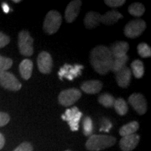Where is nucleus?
Masks as SVG:
<instances>
[{
    "mask_svg": "<svg viewBox=\"0 0 151 151\" xmlns=\"http://www.w3.org/2000/svg\"><path fill=\"white\" fill-rule=\"evenodd\" d=\"M34 40L27 30H22L19 33L18 45L20 54L24 56H30L34 53Z\"/></svg>",
    "mask_w": 151,
    "mask_h": 151,
    "instance_id": "obj_4",
    "label": "nucleus"
},
{
    "mask_svg": "<svg viewBox=\"0 0 151 151\" xmlns=\"http://www.w3.org/2000/svg\"><path fill=\"white\" fill-rule=\"evenodd\" d=\"M145 12V8L140 3H133L129 7V13L134 17L142 16Z\"/></svg>",
    "mask_w": 151,
    "mask_h": 151,
    "instance_id": "obj_23",
    "label": "nucleus"
},
{
    "mask_svg": "<svg viewBox=\"0 0 151 151\" xmlns=\"http://www.w3.org/2000/svg\"><path fill=\"white\" fill-rule=\"evenodd\" d=\"M123 15L117 10H111L107 12L105 14L101 15L100 23L105 25H112L119 21L120 19H123Z\"/></svg>",
    "mask_w": 151,
    "mask_h": 151,
    "instance_id": "obj_15",
    "label": "nucleus"
},
{
    "mask_svg": "<svg viewBox=\"0 0 151 151\" xmlns=\"http://www.w3.org/2000/svg\"><path fill=\"white\" fill-rule=\"evenodd\" d=\"M137 50H138V53L141 57L147 58L151 56V49L146 43L139 44Z\"/></svg>",
    "mask_w": 151,
    "mask_h": 151,
    "instance_id": "obj_26",
    "label": "nucleus"
},
{
    "mask_svg": "<svg viewBox=\"0 0 151 151\" xmlns=\"http://www.w3.org/2000/svg\"><path fill=\"white\" fill-rule=\"evenodd\" d=\"M131 76H132V72L128 66H124L122 70L115 73V78H116L117 83L119 84L120 87H123V88H127L129 86Z\"/></svg>",
    "mask_w": 151,
    "mask_h": 151,
    "instance_id": "obj_13",
    "label": "nucleus"
},
{
    "mask_svg": "<svg viewBox=\"0 0 151 151\" xmlns=\"http://www.w3.org/2000/svg\"><path fill=\"white\" fill-rule=\"evenodd\" d=\"M82 69H83V65H68V64H65L62 68L60 69L58 75H59L60 79H62L63 77H65L68 80L72 81L75 77L81 75Z\"/></svg>",
    "mask_w": 151,
    "mask_h": 151,
    "instance_id": "obj_10",
    "label": "nucleus"
},
{
    "mask_svg": "<svg viewBox=\"0 0 151 151\" xmlns=\"http://www.w3.org/2000/svg\"><path fill=\"white\" fill-rule=\"evenodd\" d=\"M13 151H33V146L30 143L24 142Z\"/></svg>",
    "mask_w": 151,
    "mask_h": 151,
    "instance_id": "obj_30",
    "label": "nucleus"
},
{
    "mask_svg": "<svg viewBox=\"0 0 151 151\" xmlns=\"http://www.w3.org/2000/svg\"><path fill=\"white\" fill-rule=\"evenodd\" d=\"M10 121V117L8 113L0 112V127H4L6 124H9Z\"/></svg>",
    "mask_w": 151,
    "mask_h": 151,
    "instance_id": "obj_32",
    "label": "nucleus"
},
{
    "mask_svg": "<svg viewBox=\"0 0 151 151\" xmlns=\"http://www.w3.org/2000/svg\"><path fill=\"white\" fill-rule=\"evenodd\" d=\"M93 132V123L90 117H86L83 120V134L85 136H91Z\"/></svg>",
    "mask_w": 151,
    "mask_h": 151,
    "instance_id": "obj_25",
    "label": "nucleus"
},
{
    "mask_svg": "<svg viewBox=\"0 0 151 151\" xmlns=\"http://www.w3.org/2000/svg\"><path fill=\"white\" fill-rule=\"evenodd\" d=\"M100 18L101 15L94 11L88 12L84 19V24L86 29H93L99 25L100 24Z\"/></svg>",
    "mask_w": 151,
    "mask_h": 151,
    "instance_id": "obj_17",
    "label": "nucleus"
},
{
    "mask_svg": "<svg viewBox=\"0 0 151 151\" xmlns=\"http://www.w3.org/2000/svg\"><path fill=\"white\" fill-rule=\"evenodd\" d=\"M129 60V56L128 55H124L122 56H117V57H113V65H112V69L111 70L113 73H117L118 71L122 70L124 66H126V64Z\"/></svg>",
    "mask_w": 151,
    "mask_h": 151,
    "instance_id": "obj_20",
    "label": "nucleus"
},
{
    "mask_svg": "<svg viewBox=\"0 0 151 151\" xmlns=\"http://www.w3.org/2000/svg\"><path fill=\"white\" fill-rule=\"evenodd\" d=\"M116 138L110 135L92 134L86 142V148L89 151H100L115 145Z\"/></svg>",
    "mask_w": 151,
    "mask_h": 151,
    "instance_id": "obj_2",
    "label": "nucleus"
},
{
    "mask_svg": "<svg viewBox=\"0 0 151 151\" xmlns=\"http://www.w3.org/2000/svg\"><path fill=\"white\" fill-rule=\"evenodd\" d=\"M14 3H20V1H19V0H14Z\"/></svg>",
    "mask_w": 151,
    "mask_h": 151,
    "instance_id": "obj_35",
    "label": "nucleus"
},
{
    "mask_svg": "<svg viewBox=\"0 0 151 151\" xmlns=\"http://www.w3.org/2000/svg\"><path fill=\"white\" fill-rule=\"evenodd\" d=\"M12 65H13L12 59L0 55V72L7 71L9 69H10Z\"/></svg>",
    "mask_w": 151,
    "mask_h": 151,
    "instance_id": "obj_27",
    "label": "nucleus"
},
{
    "mask_svg": "<svg viewBox=\"0 0 151 151\" xmlns=\"http://www.w3.org/2000/svg\"><path fill=\"white\" fill-rule=\"evenodd\" d=\"M139 124L137 121H132L129 124L124 125L120 130H119V134L122 137H125L128 135L134 134L136 133V131L139 129Z\"/></svg>",
    "mask_w": 151,
    "mask_h": 151,
    "instance_id": "obj_19",
    "label": "nucleus"
},
{
    "mask_svg": "<svg viewBox=\"0 0 151 151\" xmlns=\"http://www.w3.org/2000/svg\"><path fill=\"white\" fill-rule=\"evenodd\" d=\"M10 42V38L4 33L0 32V49L5 47Z\"/></svg>",
    "mask_w": 151,
    "mask_h": 151,
    "instance_id": "obj_31",
    "label": "nucleus"
},
{
    "mask_svg": "<svg viewBox=\"0 0 151 151\" xmlns=\"http://www.w3.org/2000/svg\"><path fill=\"white\" fill-rule=\"evenodd\" d=\"M104 3L111 8H118L123 6L126 3L125 0H105Z\"/></svg>",
    "mask_w": 151,
    "mask_h": 151,
    "instance_id": "obj_29",
    "label": "nucleus"
},
{
    "mask_svg": "<svg viewBox=\"0 0 151 151\" xmlns=\"http://www.w3.org/2000/svg\"><path fill=\"white\" fill-rule=\"evenodd\" d=\"M33 62L29 59H24L19 64V73L22 78L24 80H29L32 76Z\"/></svg>",
    "mask_w": 151,
    "mask_h": 151,
    "instance_id": "obj_18",
    "label": "nucleus"
},
{
    "mask_svg": "<svg viewBox=\"0 0 151 151\" xmlns=\"http://www.w3.org/2000/svg\"><path fill=\"white\" fill-rule=\"evenodd\" d=\"M131 72L134 75L136 78H141L145 73L144 64L140 60H135L131 63Z\"/></svg>",
    "mask_w": 151,
    "mask_h": 151,
    "instance_id": "obj_21",
    "label": "nucleus"
},
{
    "mask_svg": "<svg viewBox=\"0 0 151 151\" xmlns=\"http://www.w3.org/2000/svg\"><path fill=\"white\" fill-rule=\"evenodd\" d=\"M129 103L139 115H143L147 111V103L145 97L140 93H133L129 97Z\"/></svg>",
    "mask_w": 151,
    "mask_h": 151,
    "instance_id": "obj_9",
    "label": "nucleus"
},
{
    "mask_svg": "<svg viewBox=\"0 0 151 151\" xmlns=\"http://www.w3.org/2000/svg\"><path fill=\"white\" fill-rule=\"evenodd\" d=\"M2 7H3V9H4V11L5 13H9V7L8 6L7 4L4 3V4H2Z\"/></svg>",
    "mask_w": 151,
    "mask_h": 151,
    "instance_id": "obj_34",
    "label": "nucleus"
},
{
    "mask_svg": "<svg viewBox=\"0 0 151 151\" xmlns=\"http://www.w3.org/2000/svg\"><path fill=\"white\" fill-rule=\"evenodd\" d=\"M81 4V0H74L67 5L65 11V19L67 23H72L77 18Z\"/></svg>",
    "mask_w": 151,
    "mask_h": 151,
    "instance_id": "obj_11",
    "label": "nucleus"
},
{
    "mask_svg": "<svg viewBox=\"0 0 151 151\" xmlns=\"http://www.w3.org/2000/svg\"><path fill=\"white\" fill-rule=\"evenodd\" d=\"M0 86L4 89L17 92L21 89L22 85L19 81L12 73L9 71L0 72Z\"/></svg>",
    "mask_w": 151,
    "mask_h": 151,
    "instance_id": "obj_6",
    "label": "nucleus"
},
{
    "mask_svg": "<svg viewBox=\"0 0 151 151\" xmlns=\"http://www.w3.org/2000/svg\"><path fill=\"white\" fill-rule=\"evenodd\" d=\"M65 151H71V150H65Z\"/></svg>",
    "mask_w": 151,
    "mask_h": 151,
    "instance_id": "obj_36",
    "label": "nucleus"
},
{
    "mask_svg": "<svg viewBox=\"0 0 151 151\" xmlns=\"http://www.w3.org/2000/svg\"><path fill=\"white\" fill-rule=\"evenodd\" d=\"M62 18L60 13L56 10H50L46 14L44 21L43 29L45 32L49 35H53L59 30L61 25Z\"/></svg>",
    "mask_w": 151,
    "mask_h": 151,
    "instance_id": "obj_3",
    "label": "nucleus"
},
{
    "mask_svg": "<svg viewBox=\"0 0 151 151\" xmlns=\"http://www.w3.org/2000/svg\"><path fill=\"white\" fill-rule=\"evenodd\" d=\"M129 49V44L125 41H117L112 45L110 50V52L113 55V57L122 56L124 55H127V52Z\"/></svg>",
    "mask_w": 151,
    "mask_h": 151,
    "instance_id": "obj_16",
    "label": "nucleus"
},
{
    "mask_svg": "<svg viewBox=\"0 0 151 151\" xmlns=\"http://www.w3.org/2000/svg\"><path fill=\"white\" fill-rule=\"evenodd\" d=\"M103 88V82L98 80L84 81L81 86V91L87 94H97Z\"/></svg>",
    "mask_w": 151,
    "mask_h": 151,
    "instance_id": "obj_14",
    "label": "nucleus"
},
{
    "mask_svg": "<svg viewBox=\"0 0 151 151\" xmlns=\"http://www.w3.org/2000/svg\"><path fill=\"white\" fill-rule=\"evenodd\" d=\"M4 145H5V138L3 135V134L0 133V150H2L4 148Z\"/></svg>",
    "mask_w": 151,
    "mask_h": 151,
    "instance_id": "obj_33",
    "label": "nucleus"
},
{
    "mask_svg": "<svg viewBox=\"0 0 151 151\" xmlns=\"http://www.w3.org/2000/svg\"><path fill=\"white\" fill-rule=\"evenodd\" d=\"M113 107L115 108V111L117 113L120 115V116H124L129 111V108H128V103L124 100V98L119 97L118 99H115L114 102V105Z\"/></svg>",
    "mask_w": 151,
    "mask_h": 151,
    "instance_id": "obj_22",
    "label": "nucleus"
},
{
    "mask_svg": "<svg viewBox=\"0 0 151 151\" xmlns=\"http://www.w3.org/2000/svg\"><path fill=\"white\" fill-rule=\"evenodd\" d=\"M115 98L111 94L103 93L98 97V103L105 108H112L114 105Z\"/></svg>",
    "mask_w": 151,
    "mask_h": 151,
    "instance_id": "obj_24",
    "label": "nucleus"
},
{
    "mask_svg": "<svg viewBox=\"0 0 151 151\" xmlns=\"http://www.w3.org/2000/svg\"><path fill=\"white\" fill-rule=\"evenodd\" d=\"M37 65L39 70L43 74H49L52 70L53 60L50 53L46 51L40 52L37 57Z\"/></svg>",
    "mask_w": 151,
    "mask_h": 151,
    "instance_id": "obj_8",
    "label": "nucleus"
},
{
    "mask_svg": "<svg viewBox=\"0 0 151 151\" xmlns=\"http://www.w3.org/2000/svg\"><path fill=\"white\" fill-rule=\"evenodd\" d=\"M146 28L145 22L143 19H134L129 22L124 28V35L128 38L139 37L145 31Z\"/></svg>",
    "mask_w": 151,
    "mask_h": 151,
    "instance_id": "obj_7",
    "label": "nucleus"
},
{
    "mask_svg": "<svg viewBox=\"0 0 151 151\" xmlns=\"http://www.w3.org/2000/svg\"><path fill=\"white\" fill-rule=\"evenodd\" d=\"M139 139V135L137 134L123 137L119 142V147L123 151H132L137 147Z\"/></svg>",
    "mask_w": 151,
    "mask_h": 151,
    "instance_id": "obj_12",
    "label": "nucleus"
},
{
    "mask_svg": "<svg viewBox=\"0 0 151 151\" xmlns=\"http://www.w3.org/2000/svg\"><path fill=\"white\" fill-rule=\"evenodd\" d=\"M82 113L79 111L78 113L76 114L75 116L70 119V121L68 122V124L70 125V128L71 131H77L79 129V122L81 120Z\"/></svg>",
    "mask_w": 151,
    "mask_h": 151,
    "instance_id": "obj_28",
    "label": "nucleus"
},
{
    "mask_svg": "<svg viewBox=\"0 0 151 151\" xmlns=\"http://www.w3.org/2000/svg\"><path fill=\"white\" fill-rule=\"evenodd\" d=\"M113 57L110 50L104 45H98L93 48L90 54V62L92 68L100 75H106L113 65Z\"/></svg>",
    "mask_w": 151,
    "mask_h": 151,
    "instance_id": "obj_1",
    "label": "nucleus"
},
{
    "mask_svg": "<svg viewBox=\"0 0 151 151\" xmlns=\"http://www.w3.org/2000/svg\"><path fill=\"white\" fill-rule=\"evenodd\" d=\"M81 97V92L76 88L66 89L60 92L58 96V101L60 105L69 107L76 103Z\"/></svg>",
    "mask_w": 151,
    "mask_h": 151,
    "instance_id": "obj_5",
    "label": "nucleus"
}]
</instances>
